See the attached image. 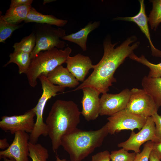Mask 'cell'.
<instances>
[{"label":"cell","mask_w":161,"mask_h":161,"mask_svg":"<svg viewBox=\"0 0 161 161\" xmlns=\"http://www.w3.org/2000/svg\"><path fill=\"white\" fill-rule=\"evenodd\" d=\"M137 40L136 36L132 35L114 48L118 43L112 44L109 38L105 39L103 42L104 53L101 59L94 65L93 71L88 77L74 91L90 86L95 88L100 93H107L112 83L117 81L114 77L116 69L139 46V41L130 45Z\"/></svg>","instance_id":"obj_1"},{"label":"cell","mask_w":161,"mask_h":161,"mask_svg":"<svg viewBox=\"0 0 161 161\" xmlns=\"http://www.w3.org/2000/svg\"><path fill=\"white\" fill-rule=\"evenodd\" d=\"M81 114L78 105L72 101L58 99L53 103L45 123L54 152L61 146L62 137L77 128Z\"/></svg>","instance_id":"obj_2"},{"label":"cell","mask_w":161,"mask_h":161,"mask_svg":"<svg viewBox=\"0 0 161 161\" xmlns=\"http://www.w3.org/2000/svg\"><path fill=\"white\" fill-rule=\"evenodd\" d=\"M109 134L106 124L95 130H83L77 128L62 137L61 146L68 153L69 161H82L102 145Z\"/></svg>","instance_id":"obj_3"},{"label":"cell","mask_w":161,"mask_h":161,"mask_svg":"<svg viewBox=\"0 0 161 161\" xmlns=\"http://www.w3.org/2000/svg\"><path fill=\"white\" fill-rule=\"evenodd\" d=\"M72 51L71 49L67 47L64 50L55 47L38 53L31 59L26 74L30 85L35 87L37 84V79L40 75H46L58 66L66 63Z\"/></svg>","instance_id":"obj_4"},{"label":"cell","mask_w":161,"mask_h":161,"mask_svg":"<svg viewBox=\"0 0 161 161\" xmlns=\"http://www.w3.org/2000/svg\"><path fill=\"white\" fill-rule=\"evenodd\" d=\"M38 78L41 84L43 92L37 104L32 109L35 113L36 118L34 129L30 134L29 142L34 144L37 143L41 136H48V127L43 118V112L47 101L55 96L57 92H63L65 88L52 84L44 75H40Z\"/></svg>","instance_id":"obj_5"},{"label":"cell","mask_w":161,"mask_h":161,"mask_svg":"<svg viewBox=\"0 0 161 161\" xmlns=\"http://www.w3.org/2000/svg\"><path fill=\"white\" fill-rule=\"evenodd\" d=\"M34 25L32 32L35 36L36 44L30 55L31 60L41 51L55 47L63 48L65 47V42L61 40L66 35L64 30L55 28L46 24H37Z\"/></svg>","instance_id":"obj_6"},{"label":"cell","mask_w":161,"mask_h":161,"mask_svg":"<svg viewBox=\"0 0 161 161\" xmlns=\"http://www.w3.org/2000/svg\"><path fill=\"white\" fill-rule=\"evenodd\" d=\"M106 123L109 133L114 134L123 130L133 131L135 129L140 130L145 123L147 118L133 114L126 108L107 118Z\"/></svg>","instance_id":"obj_7"},{"label":"cell","mask_w":161,"mask_h":161,"mask_svg":"<svg viewBox=\"0 0 161 161\" xmlns=\"http://www.w3.org/2000/svg\"><path fill=\"white\" fill-rule=\"evenodd\" d=\"M130 91L126 108L130 112L148 118L157 112L158 109L152 98L143 89L133 88Z\"/></svg>","instance_id":"obj_8"},{"label":"cell","mask_w":161,"mask_h":161,"mask_svg":"<svg viewBox=\"0 0 161 161\" xmlns=\"http://www.w3.org/2000/svg\"><path fill=\"white\" fill-rule=\"evenodd\" d=\"M155 126L151 117L147 118L146 122L139 131L135 133L132 131L130 135L126 141L119 143L118 147L128 151L132 150L136 153H140V147L144 143L148 141L157 142L155 135Z\"/></svg>","instance_id":"obj_9"},{"label":"cell","mask_w":161,"mask_h":161,"mask_svg":"<svg viewBox=\"0 0 161 161\" xmlns=\"http://www.w3.org/2000/svg\"><path fill=\"white\" fill-rule=\"evenodd\" d=\"M36 115L31 109L23 114L12 116H4L0 121V128L3 131L12 134L21 131L31 133L35 125L34 118Z\"/></svg>","instance_id":"obj_10"},{"label":"cell","mask_w":161,"mask_h":161,"mask_svg":"<svg viewBox=\"0 0 161 161\" xmlns=\"http://www.w3.org/2000/svg\"><path fill=\"white\" fill-rule=\"evenodd\" d=\"M130 95V90L128 89L118 94H103L100 98V115L110 116L126 109Z\"/></svg>","instance_id":"obj_11"},{"label":"cell","mask_w":161,"mask_h":161,"mask_svg":"<svg viewBox=\"0 0 161 161\" xmlns=\"http://www.w3.org/2000/svg\"><path fill=\"white\" fill-rule=\"evenodd\" d=\"M30 135L23 131L14 134V139L7 149L0 151V159L12 158L16 161H29V145Z\"/></svg>","instance_id":"obj_12"},{"label":"cell","mask_w":161,"mask_h":161,"mask_svg":"<svg viewBox=\"0 0 161 161\" xmlns=\"http://www.w3.org/2000/svg\"><path fill=\"white\" fill-rule=\"evenodd\" d=\"M83 95L81 101V114L88 121L96 119L100 115V92L95 88L90 86L82 89Z\"/></svg>","instance_id":"obj_13"},{"label":"cell","mask_w":161,"mask_h":161,"mask_svg":"<svg viewBox=\"0 0 161 161\" xmlns=\"http://www.w3.org/2000/svg\"><path fill=\"white\" fill-rule=\"evenodd\" d=\"M139 1L140 4V9L139 12L136 15L132 17H117L113 18V20L124 21L135 23L139 27L148 39L151 47L152 55L157 57H161V51L155 47L151 40L148 24V18L145 12L144 0H140Z\"/></svg>","instance_id":"obj_14"},{"label":"cell","mask_w":161,"mask_h":161,"mask_svg":"<svg viewBox=\"0 0 161 161\" xmlns=\"http://www.w3.org/2000/svg\"><path fill=\"white\" fill-rule=\"evenodd\" d=\"M66 63L69 71L78 81L83 82L89 70L93 69L94 66L89 57L80 54L69 56Z\"/></svg>","instance_id":"obj_15"},{"label":"cell","mask_w":161,"mask_h":161,"mask_svg":"<svg viewBox=\"0 0 161 161\" xmlns=\"http://www.w3.org/2000/svg\"><path fill=\"white\" fill-rule=\"evenodd\" d=\"M54 84L64 87L74 88L79 84V81L69 71L62 66H58L45 75Z\"/></svg>","instance_id":"obj_16"},{"label":"cell","mask_w":161,"mask_h":161,"mask_svg":"<svg viewBox=\"0 0 161 161\" xmlns=\"http://www.w3.org/2000/svg\"><path fill=\"white\" fill-rule=\"evenodd\" d=\"M99 21L89 22L78 31L66 35L62 39L73 42L78 45L83 51L87 50L86 43L89 34L100 25Z\"/></svg>","instance_id":"obj_17"},{"label":"cell","mask_w":161,"mask_h":161,"mask_svg":"<svg viewBox=\"0 0 161 161\" xmlns=\"http://www.w3.org/2000/svg\"><path fill=\"white\" fill-rule=\"evenodd\" d=\"M24 23L35 22L37 24H46L61 27L67 23V20L59 19L52 15L43 14L32 7L26 18Z\"/></svg>","instance_id":"obj_18"},{"label":"cell","mask_w":161,"mask_h":161,"mask_svg":"<svg viewBox=\"0 0 161 161\" xmlns=\"http://www.w3.org/2000/svg\"><path fill=\"white\" fill-rule=\"evenodd\" d=\"M141 84L143 89L152 98L158 109L161 107V77L150 78L145 76Z\"/></svg>","instance_id":"obj_19"},{"label":"cell","mask_w":161,"mask_h":161,"mask_svg":"<svg viewBox=\"0 0 161 161\" xmlns=\"http://www.w3.org/2000/svg\"><path fill=\"white\" fill-rule=\"evenodd\" d=\"M31 5H23L13 8H9L4 15H1L6 21L14 24L24 21L29 13Z\"/></svg>","instance_id":"obj_20"},{"label":"cell","mask_w":161,"mask_h":161,"mask_svg":"<svg viewBox=\"0 0 161 161\" xmlns=\"http://www.w3.org/2000/svg\"><path fill=\"white\" fill-rule=\"evenodd\" d=\"M9 57L10 60L3 66L14 63L18 66L19 74H26L31 62L30 54L21 51H14L10 54Z\"/></svg>","instance_id":"obj_21"},{"label":"cell","mask_w":161,"mask_h":161,"mask_svg":"<svg viewBox=\"0 0 161 161\" xmlns=\"http://www.w3.org/2000/svg\"><path fill=\"white\" fill-rule=\"evenodd\" d=\"M129 58L137 62L148 67L150 69L147 76L150 78H159L161 77V62L154 64L149 62L142 55L138 57L134 53L131 54Z\"/></svg>","instance_id":"obj_22"},{"label":"cell","mask_w":161,"mask_h":161,"mask_svg":"<svg viewBox=\"0 0 161 161\" xmlns=\"http://www.w3.org/2000/svg\"><path fill=\"white\" fill-rule=\"evenodd\" d=\"M30 157L32 161H48L49 154L47 149L39 143H32L29 142Z\"/></svg>","instance_id":"obj_23"},{"label":"cell","mask_w":161,"mask_h":161,"mask_svg":"<svg viewBox=\"0 0 161 161\" xmlns=\"http://www.w3.org/2000/svg\"><path fill=\"white\" fill-rule=\"evenodd\" d=\"M36 44V38L33 32L24 37L19 42L14 44L13 46L14 51H21L30 54L32 52Z\"/></svg>","instance_id":"obj_24"},{"label":"cell","mask_w":161,"mask_h":161,"mask_svg":"<svg viewBox=\"0 0 161 161\" xmlns=\"http://www.w3.org/2000/svg\"><path fill=\"white\" fill-rule=\"evenodd\" d=\"M152 8L148 17L152 30L156 31L161 23V0H151Z\"/></svg>","instance_id":"obj_25"},{"label":"cell","mask_w":161,"mask_h":161,"mask_svg":"<svg viewBox=\"0 0 161 161\" xmlns=\"http://www.w3.org/2000/svg\"><path fill=\"white\" fill-rule=\"evenodd\" d=\"M22 25L14 24L8 22L0 16V42L4 43L7 38L11 36L15 30L21 27Z\"/></svg>","instance_id":"obj_26"},{"label":"cell","mask_w":161,"mask_h":161,"mask_svg":"<svg viewBox=\"0 0 161 161\" xmlns=\"http://www.w3.org/2000/svg\"><path fill=\"white\" fill-rule=\"evenodd\" d=\"M137 153H130L122 148L119 150L112 151L110 154L111 161H134Z\"/></svg>","instance_id":"obj_27"},{"label":"cell","mask_w":161,"mask_h":161,"mask_svg":"<svg viewBox=\"0 0 161 161\" xmlns=\"http://www.w3.org/2000/svg\"><path fill=\"white\" fill-rule=\"evenodd\" d=\"M154 143L152 141L147 142L144 145L142 151L137 153L134 161H149Z\"/></svg>","instance_id":"obj_28"},{"label":"cell","mask_w":161,"mask_h":161,"mask_svg":"<svg viewBox=\"0 0 161 161\" xmlns=\"http://www.w3.org/2000/svg\"><path fill=\"white\" fill-rule=\"evenodd\" d=\"M151 117L155 124V135L157 140V142H161V115H159L157 112H155Z\"/></svg>","instance_id":"obj_29"},{"label":"cell","mask_w":161,"mask_h":161,"mask_svg":"<svg viewBox=\"0 0 161 161\" xmlns=\"http://www.w3.org/2000/svg\"><path fill=\"white\" fill-rule=\"evenodd\" d=\"M110 154L106 150L97 153L92 157L91 161H110Z\"/></svg>","instance_id":"obj_30"},{"label":"cell","mask_w":161,"mask_h":161,"mask_svg":"<svg viewBox=\"0 0 161 161\" xmlns=\"http://www.w3.org/2000/svg\"><path fill=\"white\" fill-rule=\"evenodd\" d=\"M33 1L32 0H12L10 8H13L23 5H31Z\"/></svg>","instance_id":"obj_31"},{"label":"cell","mask_w":161,"mask_h":161,"mask_svg":"<svg viewBox=\"0 0 161 161\" xmlns=\"http://www.w3.org/2000/svg\"><path fill=\"white\" fill-rule=\"evenodd\" d=\"M152 151L158 158L161 160V142L154 143Z\"/></svg>","instance_id":"obj_32"},{"label":"cell","mask_w":161,"mask_h":161,"mask_svg":"<svg viewBox=\"0 0 161 161\" xmlns=\"http://www.w3.org/2000/svg\"><path fill=\"white\" fill-rule=\"evenodd\" d=\"M10 145L7 142V138H4L0 140V148L1 149H6Z\"/></svg>","instance_id":"obj_33"},{"label":"cell","mask_w":161,"mask_h":161,"mask_svg":"<svg viewBox=\"0 0 161 161\" xmlns=\"http://www.w3.org/2000/svg\"><path fill=\"white\" fill-rule=\"evenodd\" d=\"M149 160V161H161L152 150L150 155Z\"/></svg>","instance_id":"obj_34"},{"label":"cell","mask_w":161,"mask_h":161,"mask_svg":"<svg viewBox=\"0 0 161 161\" xmlns=\"http://www.w3.org/2000/svg\"><path fill=\"white\" fill-rule=\"evenodd\" d=\"M55 161H69V160H66L64 159H61L58 156H55Z\"/></svg>","instance_id":"obj_35"},{"label":"cell","mask_w":161,"mask_h":161,"mask_svg":"<svg viewBox=\"0 0 161 161\" xmlns=\"http://www.w3.org/2000/svg\"><path fill=\"white\" fill-rule=\"evenodd\" d=\"M3 159L4 161H16V160L13 159L12 158H3Z\"/></svg>","instance_id":"obj_36"},{"label":"cell","mask_w":161,"mask_h":161,"mask_svg":"<svg viewBox=\"0 0 161 161\" xmlns=\"http://www.w3.org/2000/svg\"><path fill=\"white\" fill-rule=\"evenodd\" d=\"M56 1V0H44V1L43 2V4H45L47 3H49L50 2H51L53 1Z\"/></svg>","instance_id":"obj_37"}]
</instances>
